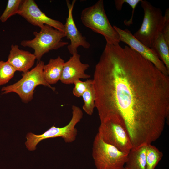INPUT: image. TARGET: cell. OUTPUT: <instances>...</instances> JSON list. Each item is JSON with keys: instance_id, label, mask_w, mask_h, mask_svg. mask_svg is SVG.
Returning <instances> with one entry per match:
<instances>
[{"instance_id": "6da1fadb", "label": "cell", "mask_w": 169, "mask_h": 169, "mask_svg": "<svg viewBox=\"0 0 169 169\" xmlns=\"http://www.w3.org/2000/svg\"><path fill=\"white\" fill-rule=\"evenodd\" d=\"M93 84L100 122L117 119L133 148L160 136L169 115V77L128 46L106 43Z\"/></svg>"}, {"instance_id": "7a4b0ae2", "label": "cell", "mask_w": 169, "mask_h": 169, "mask_svg": "<svg viewBox=\"0 0 169 169\" xmlns=\"http://www.w3.org/2000/svg\"><path fill=\"white\" fill-rule=\"evenodd\" d=\"M80 19L85 27L103 35L107 43L119 44L120 36L109 20L103 0H99L94 5L84 9Z\"/></svg>"}, {"instance_id": "3957f363", "label": "cell", "mask_w": 169, "mask_h": 169, "mask_svg": "<svg viewBox=\"0 0 169 169\" xmlns=\"http://www.w3.org/2000/svg\"><path fill=\"white\" fill-rule=\"evenodd\" d=\"M141 2L144 10V18L140 28L133 35L142 44L151 48L161 33L165 18L160 9L154 7L146 0H141Z\"/></svg>"}, {"instance_id": "277c9868", "label": "cell", "mask_w": 169, "mask_h": 169, "mask_svg": "<svg viewBox=\"0 0 169 169\" xmlns=\"http://www.w3.org/2000/svg\"><path fill=\"white\" fill-rule=\"evenodd\" d=\"M40 28L39 32H33L34 38L23 40L20 43L22 46L34 50L33 54L38 61L44 54L50 51L57 49L68 44V42L62 40L65 37L64 32L47 25H44Z\"/></svg>"}, {"instance_id": "5b68a950", "label": "cell", "mask_w": 169, "mask_h": 169, "mask_svg": "<svg viewBox=\"0 0 169 169\" xmlns=\"http://www.w3.org/2000/svg\"><path fill=\"white\" fill-rule=\"evenodd\" d=\"M72 116L68 124L62 127L53 125L43 133L35 135L32 133H28L26 136L27 141L25 143L27 148L32 151L36 149L37 144L46 139L61 137L66 143H71L76 139L78 130L75 127L83 117V112L79 107L73 105L72 107Z\"/></svg>"}, {"instance_id": "8992f818", "label": "cell", "mask_w": 169, "mask_h": 169, "mask_svg": "<svg viewBox=\"0 0 169 169\" xmlns=\"http://www.w3.org/2000/svg\"><path fill=\"white\" fill-rule=\"evenodd\" d=\"M44 65L42 61H39L36 65L31 70L23 73L22 78L16 83L3 87L1 90L2 94L11 92L17 94L24 102L31 101L33 98L34 91L38 85H42L55 90L45 81L43 74V68Z\"/></svg>"}, {"instance_id": "52a82bcc", "label": "cell", "mask_w": 169, "mask_h": 169, "mask_svg": "<svg viewBox=\"0 0 169 169\" xmlns=\"http://www.w3.org/2000/svg\"><path fill=\"white\" fill-rule=\"evenodd\" d=\"M128 154L105 142L98 133L95 136L92 156L97 169H124Z\"/></svg>"}, {"instance_id": "ba28073f", "label": "cell", "mask_w": 169, "mask_h": 169, "mask_svg": "<svg viewBox=\"0 0 169 169\" xmlns=\"http://www.w3.org/2000/svg\"><path fill=\"white\" fill-rule=\"evenodd\" d=\"M100 123L98 133L103 140L120 151L128 154L133 146L127 130L121 121L114 119Z\"/></svg>"}, {"instance_id": "9c48e42d", "label": "cell", "mask_w": 169, "mask_h": 169, "mask_svg": "<svg viewBox=\"0 0 169 169\" xmlns=\"http://www.w3.org/2000/svg\"><path fill=\"white\" fill-rule=\"evenodd\" d=\"M31 24L40 28L47 25L65 32L64 25L47 16L33 0H23L18 13Z\"/></svg>"}, {"instance_id": "30bf717a", "label": "cell", "mask_w": 169, "mask_h": 169, "mask_svg": "<svg viewBox=\"0 0 169 169\" xmlns=\"http://www.w3.org/2000/svg\"><path fill=\"white\" fill-rule=\"evenodd\" d=\"M113 27L119 34L120 41L127 44L143 58L152 63L162 73L169 75V71L153 49L137 40L128 29H122L115 25Z\"/></svg>"}, {"instance_id": "8fae6325", "label": "cell", "mask_w": 169, "mask_h": 169, "mask_svg": "<svg viewBox=\"0 0 169 169\" xmlns=\"http://www.w3.org/2000/svg\"><path fill=\"white\" fill-rule=\"evenodd\" d=\"M66 2L68 14L65 23L64 25L65 37L70 41L67 48L69 52L72 55L78 53L77 49L79 47L81 46L85 49H88L90 47V44L79 31L74 19L73 10L76 0H73L71 3L69 0H66Z\"/></svg>"}, {"instance_id": "7c38bea8", "label": "cell", "mask_w": 169, "mask_h": 169, "mask_svg": "<svg viewBox=\"0 0 169 169\" xmlns=\"http://www.w3.org/2000/svg\"><path fill=\"white\" fill-rule=\"evenodd\" d=\"M89 67V64L81 62L79 54H74L65 62L60 80L63 84H69L80 79H89L90 76L85 71Z\"/></svg>"}, {"instance_id": "4fadbf2b", "label": "cell", "mask_w": 169, "mask_h": 169, "mask_svg": "<svg viewBox=\"0 0 169 169\" xmlns=\"http://www.w3.org/2000/svg\"><path fill=\"white\" fill-rule=\"evenodd\" d=\"M36 59L34 54L20 49L18 45L12 44L7 61L16 71L25 73L33 66Z\"/></svg>"}, {"instance_id": "5bb4252c", "label": "cell", "mask_w": 169, "mask_h": 169, "mask_svg": "<svg viewBox=\"0 0 169 169\" xmlns=\"http://www.w3.org/2000/svg\"><path fill=\"white\" fill-rule=\"evenodd\" d=\"M65 62L60 56H58L55 59H50L47 64L44 65L43 74L49 84H55L60 80Z\"/></svg>"}, {"instance_id": "9a60e30c", "label": "cell", "mask_w": 169, "mask_h": 169, "mask_svg": "<svg viewBox=\"0 0 169 169\" xmlns=\"http://www.w3.org/2000/svg\"><path fill=\"white\" fill-rule=\"evenodd\" d=\"M147 144L132 148L128 154L125 163L129 169H146V152Z\"/></svg>"}, {"instance_id": "2e32d148", "label": "cell", "mask_w": 169, "mask_h": 169, "mask_svg": "<svg viewBox=\"0 0 169 169\" xmlns=\"http://www.w3.org/2000/svg\"><path fill=\"white\" fill-rule=\"evenodd\" d=\"M151 49L169 71V45L161 33L159 35Z\"/></svg>"}, {"instance_id": "e0dca14e", "label": "cell", "mask_w": 169, "mask_h": 169, "mask_svg": "<svg viewBox=\"0 0 169 169\" xmlns=\"http://www.w3.org/2000/svg\"><path fill=\"white\" fill-rule=\"evenodd\" d=\"M163 156L162 152L151 144H147L146 152V169H155Z\"/></svg>"}, {"instance_id": "ac0fdd59", "label": "cell", "mask_w": 169, "mask_h": 169, "mask_svg": "<svg viewBox=\"0 0 169 169\" xmlns=\"http://www.w3.org/2000/svg\"><path fill=\"white\" fill-rule=\"evenodd\" d=\"M82 97L84 102L83 109L88 115H91L95 108L96 97L93 84L84 93Z\"/></svg>"}, {"instance_id": "d6986e66", "label": "cell", "mask_w": 169, "mask_h": 169, "mask_svg": "<svg viewBox=\"0 0 169 169\" xmlns=\"http://www.w3.org/2000/svg\"><path fill=\"white\" fill-rule=\"evenodd\" d=\"M23 0H8L6 8L0 17V20L5 22L11 16L18 14Z\"/></svg>"}, {"instance_id": "ffe728a7", "label": "cell", "mask_w": 169, "mask_h": 169, "mask_svg": "<svg viewBox=\"0 0 169 169\" xmlns=\"http://www.w3.org/2000/svg\"><path fill=\"white\" fill-rule=\"evenodd\" d=\"M16 71L7 61H0V86L8 83Z\"/></svg>"}, {"instance_id": "44dd1931", "label": "cell", "mask_w": 169, "mask_h": 169, "mask_svg": "<svg viewBox=\"0 0 169 169\" xmlns=\"http://www.w3.org/2000/svg\"><path fill=\"white\" fill-rule=\"evenodd\" d=\"M74 86L73 89V93L77 97H82L84 93L93 84L92 79H87L83 81L80 79L75 81L73 83Z\"/></svg>"}, {"instance_id": "7402d4cb", "label": "cell", "mask_w": 169, "mask_h": 169, "mask_svg": "<svg viewBox=\"0 0 169 169\" xmlns=\"http://www.w3.org/2000/svg\"><path fill=\"white\" fill-rule=\"evenodd\" d=\"M164 16L165 19L161 33L166 41L169 45V9L168 8L166 10Z\"/></svg>"}, {"instance_id": "603a6c76", "label": "cell", "mask_w": 169, "mask_h": 169, "mask_svg": "<svg viewBox=\"0 0 169 169\" xmlns=\"http://www.w3.org/2000/svg\"><path fill=\"white\" fill-rule=\"evenodd\" d=\"M124 3H127L132 8V13L131 18L128 20H125L124 21L125 24L130 26L133 23V19L134 11L138 3L141 2V0H122Z\"/></svg>"}, {"instance_id": "cb8c5ba5", "label": "cell", "mask_w": 169, "mask_h": 169, "mask_svg": "<svg viewBox=\"0 0 169 169\" xmlns=\"http://www.w3.org/2000/svg\"><path fill=\"white\" fill-rule=\"evenodd\" d=\"M124 169H129L126 167H124Z\"/></svg>"}]
</instances>
